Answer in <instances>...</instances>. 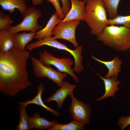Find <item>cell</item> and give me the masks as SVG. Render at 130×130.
I'll return each mask as SVG.
<instances>
[{
    "mask_svg": "<svg viewBox=\"0 0 130 130\" xmlns=\"http://www.w3.org/2000/svg\"><path fill=\"white\" fill-rule=\"evenodd\" d=\"M50 2L55 7L56 12L58 14L59 19L62 20L65 17L63 13L61 7L60 6L59 0H45Z\"/></svg>",
    "mask_w": 130,
    "mask_h": 130,
    "instance_id": "484cf974",
    "label": "cell"
},
{
    "mask_svg": "<svg viewBox=\"0 0 130 130\" xmlns=\"http://www.w3.org/2000/svg\"><path fill=\"white\" fill-rule=\"evenodd\" d=\"M91 56L96 61L104 65L108 69V71L105 78L112 77L117 79L122 63V61L118 57H115L111 61H105L91 55Z\"/></svg>",
    "mask_w": 130,
    "mask_h": 130,
    "instance_id": "7c38bea8",
    "label": "cell"
},
{
    "mask_svg": "<svg viewBox=\"0 0 130 130\" xmlns=\"http://www.w3.org/2000/svg\"><path fill=\"white\" fill-rule=\"evenodd\" d=\"M58 123L55 120L49 121L41 117L38 112L35 113L31 117H30V127L31 130L36 128L39 130L50 129L55 124Z\"/></svg>",
    "mask_w": 130,
    "mask_h": 130,
    "instance_id": "e0dca14e",
    "label": "cell"
},
{
    "mask_svg": "<svg viewBox=\"0 0 130 130\" xmlns=\"http://www.w3.org/2000/svg\"><path fill=\"white\" fill-rule=\"evenodd\" d=\"M120 0H103L110 19H113L118 15V7Z\"/></svg>",
    "mask_w": 130,
    "mask_h": 130,
    "instance_id": "7402d4cb",
    "label": "cell"
},
{
    "mask_svg": "<svg viewBox=\"0 0 130 130\" xmlns=\"http://www.w3.org/2000/svg\"><path fill=\"white\" fill-rule=\"evenodd\" d=\"M31 59L34 74L36 77L40 78H47L61 87L64 79L68 74L57 71L50 66L44 65L39 59L34 57H31Z\"/></svg>",
    "mask_w": 130,
    "mask_h": 130,
    "instance_id": "52a82bcc",
    "label": "cell"
},
{
    "mask_svg": "<svg viewBox=\"0 0 130 130\" xmlns=\"http://www.w3.org/2000/svg\"><path fill=\"white\" fill-rule=\"evenodd\" d=\"M13 22L12 18L8 15L0 13V31L8 29L11 26V25Z\"/></svg>",
    "mask_w": 130,
    "mask_h": 130,
    "instance_id": "cb8c5ba5",
    "label": "cell"
},
{
    "mask_svg": "<svg viewBox=\"0 0 130 130\" xmlns=\"http://www.w3.org/2000/svg\"><path fill=\"white\" fill-rule=\"evenodd\" d=\"M25 0H0V5L4 10L13 13L15 9H18L23 16L28 7Z\"/></svg>",
    "mask_w": 130,
    "mask_h": 130,
    "instance_id": "9a60e30c",
    "label": "cell"
},
{
    "mask_svg": "<svg viewBox=\"0 0 130 130\" xmlns=\"http://www.w3.org/2000/svg\"><path fill=\"white\" fill-rule=\"evenodd\" d=\"M29 51L13 47L0 52V91L9 97H14L32 84L26 69Z\"/></svg>",
    "mask_w": 130,
    "mask_h": 130,
    "instance_id": "6da1fadb",
    "label": "cell"
},
{
    "mask_svg": "<svg viewBox=\"0 0 130 130\" xmlns=\"http://www.w3.org/2000/svg\"><path fill=\"white\" fill-rule=\"evenodd\" d=\"M80 1H84V0H86L87 1V0H79Z\"/></svg>",
    "mask_w": 130,
    "mask_h": 130,
    "instance_id": "f1b7e54d",
    "label": "cell"
},
{
    "mask_svg": "<svg viewBox=\"0 0 130 130\" xmlns=\"http://www.w3.org/2000/svg\"><path fill=\"white\" fill-rule=\"evenodd\" d=\"M97 36L104 44L119 51L130 49V28L124 26H107Z\"/></svg>",
    "mask_w": 130,
    "mask_h": 130,
    "instance_id": "3957f363",
    "label": "cell"
},
{
    "mask_svg": "<svg viewBox=\"0 0 130 130\" xmlns=\"http://www.w3.org/2000/svg\"><path fill=\"white\" fill-rule=\"evenodd\" d=\"M56 39L51 36L31 43L28 45L27 47L30 51H31L37 48L47 46L67 51L73 56L74 59V66L72 68L73 71L78 74L81 73L84 69V66L82 63L83 58L82 55V46H80L76 48L74 50H72L65 44L59 42Z\"/></svg>",
    "mask_w": 130,
    "mask_h": 130,
    "instance_id": "277c9868",
    "label": "cell"
},
{
    "mask_svg": "<svg viewBox=\"0 0 130 130\" xmlns=\"http://www.w3.org/2000/svg\"><path fill=\"white\" fill-rule=\"evenodd\" d=\"M108 25H121L130 28V15L123 16L117 15L113 19H108Z\"/></svg>",
    "mask_w": 130,
    "mask_h": 130,
    "instance_id": "603a6c76",
    "label": "cell"
},
{
    "mask_svg": "<svg viewBox=\"0 0 130 130\" xmlns=\"http://www.w3.org/2000/svg\"><path fill=\"white\" fill-rule=\"evenodd\" d=\"M61 20L59 19L57 12H55L52 15L45 27L36 32L34 38L39 40L52 36L53 28Z\"/></svg>",
    "mask_w": 130,
    "mask_h": 130,
    "instance_id": "2e32d148",
    "label": "cell"
},
{
    "mask_svg": "<svg viewBox=\"0 0 130 130\" xmlns=\"http://www.w3.org/2000/svg\"><path fill=\"white\" fill-rule=\"evenodd\" d=\"M32 5L34 6L41 4L44 0H31Z\"/></svg>",
    "mask_w": 130,
    "mask_h": 130,
    "instance_id": "83f0119b",
    "label": "cell"
},
{
    "mask_svg": "<svg viewBox=\"0 0 130 130\" xmlns=\"http://www.w3.org/2000/svg\"><path fill=\"white\" fill-rule=\"evenodd\" d=\"M62 4V12L65 17L70 9V0H61Z\"/></svg>",
    "mask_w": 130,
    "mask_h": 130,
    "instance_id": "4316f807",
    "label": "cell"
},
{
    "mask_svg": "<svg viewBox=\"0 0 130 130\" xmlns=\"http://www.w3.org/2000/svg\"><path fill=\"white\" fill-rule=\"evenodd\" d=\"M36 32H24L14 34L13 47L20 50L25 49L26 45L34 38Z\"/></svg>",
    "mask_w": 130,
    "mask_h": 130,
    "instance_id": "d6986e66",
    "label": "cell"
},
{
    "mask_svg": "<svg viewBox=\"0 0 130 130\" xmlns=\"http://www.w3.org/2000/svg\"><path fill=\"white\" fill-rule=\"evenodd\" d=\"M60 87L54 94L45 100L47 103L52 101H56L58 108L59 109L62 107L64 101L66 97L73 92L76 86L75 84H70L68 82L64 81Z\"/></svg>",
    "mask_w": 130,
    "mask_h": 130,
    "instance_id": "8fae6325",
    "label": "cell"
},
{
    "mask_svg": "<svg viewBox=\"0 0 130 130\" xmlns=\"http://www.w3.org/2000/svg\"><path fill=\"white\" fill-rule=\"evenodd\" d=\"M26 107L20 106L19 108L20 120L18 125L16 126L17 130H30V117L26 110Z\"/></svg>",
    "mask_w": 130,
    "mask_h": 130,
    "instance_id": "ffe728a7",
    "label": "cell"
},
{
    "mask_svg": "<svg viewBox=\"0 0 130 130\" xmlns=\"http://www.w3.org/2000/svg\"><path fill=\"white\" fill-rule=\"evenodd\" d=\"M44 85L42 83H40L37 87L38 93L37 95L33 99L29 100L26 101L18 102L20 106H26L28 104H33L40 106L45 108L47 111L50 112L54 116H59L60 113L54 109H51L45 105L43 102L42 95L44 89Z\"/></svg>",
    "mask_w": 130,
    "mask_h": 130,
    "instance_id": "5bb4252c",
    "label": "cell"
},
{
    "mask_svg": "<svg viewBox=\"0 0 130 130\" xmlns=\"http://www.w3.org/2000/svg\"></svg>",
    "mask_w": 130,
    "mask_h": 130,
    "instance_id": "4dcf8cb0",
    "label": "cell"
},
{
    "mask_svg": "<svg viewBox=\"0 0 130 130\" xmlns=\"http://www.w3.org/2000/svg\"><path fill=\"white\" fill-rule=\"evenodd\" d=\"M42 15L41 11L33 7H29L23 16V20L20 23L12 26L8 30L15 34L22 31H29L36 32L43 28L38 24V19Z\"/></svg>",
    "mask_w": 130,
    "mask_h": 130,
    "instance_id": "8992f818",
    "label": "cell"
},
{
    "mask_svg": "<svg viewBox=\"0 0 130 130\" xmlns=\"http://www.w3.org/2000/svg\"><path fill=\"white\" fill-rule=\"evenodd\" d=\"M117 124L121 130H124L130 124V115L129 116H122L117 121Z\"/></svg>",
    "mask_w": 130,
    "mask_h": 130,
    "instance_id": "d4e9b609",
    "label": "cell"
},
{
    "mask_svg": "<svg viewBox=\"0 0 130 130\" xmlns=\"http://www.w3.org/2000/svg\"><path fill=\"white\" fill-rule=\"evenodd\" d=\"M70 1L71 6L70 10L64 19L58 24L74 20L84 21L86 1L70 0Z\"/></svg>",
    "mask_w": 130,
    "mask_h": 130,
    "instance_id": "30bf717a",
    "label": "cell"
},
{
    "mask_svg": "<svg viewBox=\"0 0 130 130\" xmlns=\"http://www.w3.org/2000/svg\"><path fill=\"white\" fill-rule=\"evenodd\" d=\"M80 21L79 20H74L58 24L52 30L53 38L56 39H62L67 40L76 48L78 47L79 44L76 39L75 32Z\"/></svg>",
    "mask_w": 130,
    "mask_h": 130,
    "instance_id": "9c48e42d",
    "label": "cell"
},
{
    "mask_svg": "<svg viewBox=\"0 0 130 130\" xmlns=\"http://www.w3.org/2000/svg\"><path fill=\"white\" fill-rule=\"evenodd\" d=\"M14 34L8 29L0 31V52H7L13 47Z\"/></svg>",
    "mask_w": 130,
    "mask_h": 130,
    "instance_id": "ac0fdd59",
    "label": "cell"
},
{
    "mask_svg": "<svg viewBox=\"0 0 130 130\" xmlns=\"http://www.w3.org/2000/svg\"><path fill=\"white\" fill-rule=\"evenodd\" d=\"M71 99L69 112L74 121L85 125L90 123L91 112L90 106L78 100L74 96L73 92L69 95Z\"/></svg>",
    "mask_w": 130,
    "mask_h": 130,
    "instance_id": "ba28073f",
    "label": "cell"
},
{
    "mask_svg": "<svg viewBox=\"0 0 130 130\" xmlns=\"http://www.w3.org/2000/svg\"><path fill=\"white\" fill-rule=\"evenodd\" d=\"M26 0V1H29V0Z\"/></svg>",
    "mask_w": 130,
    "mask_h": 130,
    "instance_id": "f546056e",
    "label": "cell"
},
{
    "mask_svg": "<svg viewBox=\"0 0 130 130\" xmlns=\"http://www.w3.org/2000/svg\"><path fill=\"white\" fill-rule=\"evenodd\" d=\"M85 124L73 120L67 124L57 123L49 130H83Z\"/></svg>",
    "mask_w": 130,
    "mask_h": 130,
    "instance_id": "44dd1931",
    "label": "cell"
},
{
    "mask_svg": "<svg viewBox=\"0 0 130 130\" xmlns=\"http://www.w3.org/2000/svg\"><path fill=\"white\" fill-rule=\"evenodd\" d=\"M106 11L103 0L86 1L84 21L90 28L91 34L97 36L108 26Z\"/></svg>",
    "mask_w": 130,
    "mask_h": 130,
    "instance_id": "7a4b0ae2",
    "label": "cell"
},
{
    "mask_svg": "<svg viewBox=\"0 0 130 130\" xmlns=\"http://www.w3.org/2000/svg\"><path fill=\"white\" fill-rule=\"evenodd\" d=\"M39 59L43 64L47 66H53L57 68L58 71L69 74L76 82L79 83L78 77L74 73L72 68L74 64L72 59L66 57L57 58L46 50L39 52Z\"/></svg>",
    "mask_w": 130,
    "mask_h": 130,
    "instance_id": "5b68a950",
    "label": "cell"
},
{
    "mask_svg": "<svg viewBox=\"0 0 130 130\" xmlns=\"http://www.w3.org/2000/svg\"><path fill=\"white\" fill-rule=\"evenodd\" d=\"M97 74L99 78L104 82L105 92L103 95L96 99L95 100L101 101L109 97H114L116 92L119 90L118 86L120 84V81L117 80V79L112 77L108 78H104L98 74Z\"/></svg>",
    "mask_w": 130,
    "mask_h": 130,
    "instance_id": "4fadbf2b",
    "label": "cell"
}]
</instances>
